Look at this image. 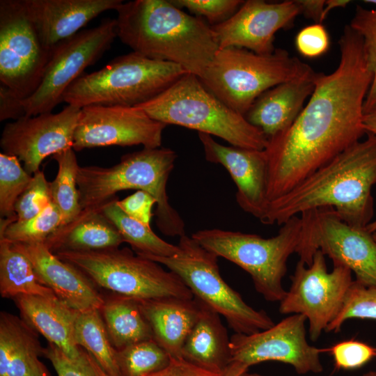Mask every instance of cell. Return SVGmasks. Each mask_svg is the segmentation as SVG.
<instances>
[{"mask_svg":"<svg viewBox=\"0 0 376 376\" xmlns=\"http://www.w3.org/2000/svg\"><path fill=\"white\" fill-rule=\"evenodd\" d=\"M340 61L318 72L313 93L292 125L268 139L267 191L272 201L366 135L363 104L373 75L361 37L349 24L338 40Z\"/></svg>","mask_w":376,"mask_h":376,"instance_id":"obj_1","label":"cell"},{"mask_svg":"<svg viewBox=\"0 0 376 376\" xmlns=\"http://www.w3.org/2000/svg\"><path fill=\"white\" fill-rule=\"evenodd\" d=\"M366 136L270 201L260 221L281 226L308 210L329 207L349 225L366 228L374 214L376 184V136Z\"/></svg>","mask_w":376,"mask_h":376,"instance_id":"obj_2","label":"cell"},{"mask_svg":"<svg viewBox=\"0 0 376 376\" xmlns=\"http://www.w3.org/2000/svg\"><path fill=\"white\" fill-rule=\"evenodd\" d=\"M116 11L117 37L132 52L198 77L219 49L210 25L170 0L123 1Z\"/></svg>","mask_w":376,"mask_h":376,"instance_id":"obj_3","label":"cell"},{"mask_svg":"<svg viewBox=\"0 0 376 376\" xmlns=\"http://www.w3.org/2000/svg\"><path fill=\"white\" fill-rule=\"evenodd\" d=\"M177 154L169 148H143L124 155L111 167L80 166L77 186L81 210L102 205L120 191L142 190L157 201L156 225L167 236L185 235V223L169 202L167 181Z\"/></svg>","mask_w":376,"mask_h":376,"instance_id":"obj_4","label":"cell"},{"mask_svg":"<svg viewBox=\"0 0 376 376\" xmlns=\"http://www.w3.org/2000/svg\"><path fill=\"white\" fill-rule=\"evenodd\" d=\"M136 107L166 125L215 136L233 146L263 150L267 146L268 139L259 128L219 100L191 73H186L159 95Z\"/></svg>","mask_w":376,"mask_h":376,"instance_id":"obj_5","label":"cell"},{"mask_svg":"<svg viewBox=\"0 0 376 376\" xmlns=\"http://www.w3.org/2000/svg\"><path fill=\"white\" fill-rule=\"evenodd\" d=\"M313 68L286 50L258 54L238 48L219 49L198 77L228 107L245 116L256 100L270 88L314 75Z\"/></svg>","mask_w":376,"mask_h":376,"instance_id":"obj_6","label":"cell"},{"mask_svg":"<svg viewBox=\"0 0 376 376\" xmlns=\"http://www.w3.org/2000/svg\"><path fill=\"white\" fill-rule=\"evenodd\" d=\"M186 73L178 65L132 52L97 71L82 75L65 91L63 102L79 108L136 107L155 97Z\"/></svg>","mask_w":376,"mask_h":376,"instance_id":"obj_7","label":"cell"},{"mask_svg":"<svg viewBox=\"0 0 376 376\" xmlns=\"http://www.w3.org/2000/svg\"><path fill=\"white\" fill-rule=\"evenodd\" d=\"M301 227L300 217L295 216L269 238L219 228L199 230L191 237L218 257L246 271L256 290L266 301L274 302L281 301L286 295L282 279L287 272L288 259L296 253L299 245Z\"/></svg>","mask_w":376,"mask_h":376,"instance_id":"obj_8","label":"cell"},{"mask_svg":"<svg viewBox=\"0 0 376 376\" xmlns=\"http://www.w3.org/2000/svg\"><path fill=\"white\" fill-rule=\"evenodd\" d=\"M61 260L78 268L99 288L137 300L164 297L193 299L181 279L161 264L127 248L94 251H61Z\"/></svg>","mask_w":376,"mask_h":376,"instance_id":"obj_9","label":"cell"},{"mask_svg":"<svg viewBox=\"0 0 376 376\" xmlns=\"http://www.w3.org/2000/svg\"><path fill=\"white\" fill-rule=\"evenodd\" d=\"M178 246L179 251L170 257L139 256L164 265L177 274L194 297L224 317L235 333L249 335L275 324L265 311L248 305L223 279L215 253L186 235L180 237Z\"/></svg>","mask_w":376,"mask_h":376,"instance_id":"obj_10","label":"cell"},{"mask_svg":"<svg viewBox=\"0 0 376 376\" xmlns=\"http://www.w3.org/2000/svg\"><path fill=\"white\" fill-rule=\"evenodd\" d=\"M301 234L296 253L299 260L310 265L320 250L334 265L350 269L356 281L376 287V241L366 228L349 225L329 207L300 214Z\"/></svg>","mask_w":376,"mask_h":376,"instance_id":"obj_11","label":"cell"},{"mask_svg":"<svg viewBox=\"0 0 376 376\" xmlns=\"http://www.w3.org/2000/svg\"><path fill=\"white\" fill-rule=\"evenodd\" d=\"M116 37V19L109 17L58 43L52 49L39 86L22 101L26 116L51 113L63 102L70 85L103 56Z\"/></svg>","mask_w":376,"mask_h":376,"instance_id":"obj_12","label":"cell"},{"mask_svg":"<svg viewBox=\"0 0 376 376\" xmlns=\"http://www.w3.org/2000/svg\"><path fill=\"white\" fill-rule=\"evenodd\" d=\"M352 274L341 265H334L328 272L325 256L318 250L310 265L301 260L297 263L279 312L304 315L308 321L310 339L316 341L340 312L354 281Z\"/></svg>","mask_w":376,"mask_h":376,"instance_id":"obj_13","label":"cell"},{"mask_svg":"<svg viewBox=\"0 0 376 376\" xmlns=\"http://www.w3.org/2000/svg\"><path fill=\"white\" fill-rule=\"evenodd\" d=\"M52 52L42 45L22 1L1 0V85L28 98L39 86Z\"/></svg>","mask_w":376,"mask_h":376,"instance_id":"obj_14","label":"cell"},{"mask_svg":"<svg viewBox=\"0 0 376 376\" xmlns=\"http://www.w3.org/2000/svg\"><path fill=\"white\" fill-rule=\"evenodd\" d=\"M306 320L302 314H293L266 330L249 335L235 333L230 338L231 362L239 361L249 368L272 361L290 364L301 375L321 373L320 355L327 352V348L308 343Z\"/></svg>","mask_w":376,"mask_h":376,"instance_id":"obj_15","label":"cell"},{"mask_svg":"<svg viewBox=\"0 0 376 376\" xmlns=\"http://www.w3.org/2000/svg\"><path fill=\"white\" fill-rule=\"evenodd\" d=\"M166 127L137 107L86 106L81 108L72 149L136 145L157 148Z\"/></svg>","mask_w":376,"mask_h":376,"instance_id":"obj_16","label":"cell"},{"mask_svg":"<svg viewBox=\"0 0 376 376\" xmlns=\"http://www.w3.org/2000/svg\"><path fill=\"white\" fill-rule=\"evenodd\" d=\"M81 108L68 104L56 113L24 116L7 123L1 134L3 153L17 157L33 175L50 155L72 148Z\"/></svg>","mask_w":376,"mask_h":376,"instance_id":"obj_17","label":"cell"},{"mask_svg":"<svg viewBox=\"0 0 376 376\" xmlns=\"http://www.w3.org/2000/svg\"><path fill=\"white\" fill-rule=\"evenodd\" d=\"M300 14L296 0H248L228 19L210 26L219 49L233 47L269 54L276 49L275 34L292 25Z\"/></svg>","mask_w":376,"mask_h":376,"instance_id":"obj_18","label":"cell"},{"mask_svg":"<svg viewBox=\"0 0 376 376\" xmlns=\"http://www.w3.org/2000/svg\"><path fill=\"white\" fill-rule=\"evenodd\" d=\"M198 138L205 159L222 165L229 173L237 187L236 201L239 206L260 221L269 203L265 150L224 146L204 133H198Z\"/></svg>","mask_w":376,"mask_h":376,"instance_id":"obj_19","label":"cell"},{"mask_svg":"<svg viewBox=\"0 0 376 376\" xmlns=\"http://www.w3.org/2000/svg\"><path fill=\"white\" fill-rule=\"evenodd\" d=\"M31 261L40 281L77 311L102 308L104 297L81 270L58 258L44 243H12Z\"/></svg>","mask_w":376,"mask_h":376,"instance_id":"obj_20","label":"cell"},{"mask_svg":"<svg viewBox=\"0 0 376 376\" xmlns=\"http://www.w3.org/2000/svg\"><path fill=\"white\" fill-rule=\"evenodd\" d=\"M39 38L49 51L79 33L101 13L116 8L122 0H21Z\"/></svg>","mask_w":376,"mask_h":376,"instance_id":"obj_21","label":"cell"},{"mask_svg":"<svg viewBox=\"0 0 376 376\" xmlns=\"http://www.w3.org/2000/svg\"><path fill=\"white\" fill-rule=\"evenodd\" d=\"M317 73L265 91L256 100L245 118L267 139L283 132L292 125L313 93Z\"/></svg>","mask_w":376,"mask_h":376,"instance_id":"obj_22","label":"cell"},{"mask_svg":"<svg viewBox=\"0 0 376 376\" xmlns=\"http://www.w3.org/2000/svg\"><path fill=\"white\" fill-rule=\"evenodd\" d=\"M22 318L49 343L54 345L70 359L80 353L75 338V327L79 311L58 298L19 295L13 299Z\"/></svg>","mask_w":376,"mask_h":376,"instance_id":"obj_23","label":"cell"},{"mask_svg":"<svg viewBox=\"0 0 376 376\" xmlns=\"http://www.w3.org/2000/svg\"><path fill=\"white\" fill-rule=\"evenodd\" d=\"M138 301L153 339L171 358H182L185 341L199 315V299L194 297Z\"/></svg>","mask_w":376,"mask_h":376,"instance_id":"obj_24","label":"cell"},{"mask_svg":"<svg viewBox=\"0 0 376 376\" xmlns=\"http://www.w3.org/2000/svg\"><path fill=\"white\" fill-rule=\"evenodd\" d=\"M38 334L22 318L0 313V376H51Z\"/></svg>","mask_w":376,"mask_h":376,"instance_id":"obj_25","label":"cell"},{"mask_svg":"<svg viewBox=\"0 0 376 376\" xmlns=\"http://www.w3.org/2000/svg\"><path fill=\"white\" fill-rule=\"evenodd\" d=\"M123 242L118 230L102 213L99 205L83 209L74 219L61 226L44 244L55 254L118 248Z\"/></svg>","mask_w":376,"mask_h":376,"instance_id":"obj_26","label":"cell"},{"mask_svg":"<svg viewBox=\"0 0 376 376\" xmlns=\"http://www.w3.org/2000/svg\"><path fill=\"white\" fill-rule=\"evenodd\" d=\"M199 301V315L185 341L182 358L202 369L220 374L231 363L230 338L220 315Z\"/></svg>","mask_w":376,"mask_h":376,"instance_id":"obj_27","label":"cell"},{"mask_svg":"<svg viewBox=\"0 0 376 376\" xmlns=\"http://www.w3.org/2000/svg\"><path fill=\"white\" fill-rule=\"evenodd\" d=\"M100 312L110 340L117 350L153 339L137 299L112 294L104 297Z\"/></svg>","mask_w":376,"mask_h":376,"instance_id":"obj_28","label":"cell"},{"mask_svg":"<svg viewBox=\"0 0 376 376\" xmlns=\"http://www.w3.org/2000/svg\"><path fill=\"white\" fill-rule=\"evenodd\" d=\"M0 293L10 299L19 295L57 298L40 281L29 259L3 237H0Z\"/></svg>","mask_w":376,"mask_h":376,"instance_id":"obj_29","label":"cell"},{"mask_svg":"<svg viewBox=\"0 0 376 376\" xmlns=\"http://www.w3.org/2000/svg\"><path fill=\"white\" fill-rule=\"evenodd\" d=\"M116 196L100 205L102 213L116 228L125 242L138 255L170 257L179 251L178 245L169 243L146 226L128 216L118 205Z\"/></svg>","mask_w":376,"mask_h":376,"instance_id":"obj_30","label":"cell"},{"mask_svg":"<svg viewBox=\"0 0 376 376\" xmlns=\"http://www.w3.org/2000/svg\"><path fill=\"white\" fill-rule=\"evenodd\" d=\"M77 344L90 353L111 376H120L117 350L112 345L100 309L79 312L75 327Z\"/></svg>","mask_w":376,"mask_h":376,"instance_id":"obj_31","label":"cell"},{"mask_svg":"<svg viewBox=\"0 0 376 376\" xmlns=\"http://www.w3.org/2000/svg\"><path fill=\"white\" fill-rule=\"evenodd\" d=\"M58 172L49 182L52 202L60 210L63 224L74 219L82 210L79 203L77 173L79 166L75 150L70 148L53 155Z\"/></svg>","mask_w":376,"mask_h":376,"instance_id":"obj_32","label":"cell"},{"mask_svg":"<svg viewBox=\"0 0 376 376\" xmlns=\"http://www.w3.org/2000/svg\"><path fill=\"white\" fill-rule=\"evenodd\" d=\"M63 224L61 213L52 202L39 214L25 221L1 219L0 237L11 243H45Z\"/></svg>","mask_w":376,"mask_h":376,"instance_id":"obj_33","label":"cell"},{"mask_svg":"<svg viewBox=\"0 0 376 376\" xmlns=\"http://www.w3.org/2000/svg\"><path fill=\"white\" fill-rule=\"evenodd\" d=\"M171 357L154 340L134 343L117 350L120 376H143L165 368Z\"/></svg>","mask_w":376,"mask_h":376,"instance_id":"obj_34","label":"cell"},{"mask_svg":"<svg viewBox=\"0 0 376 376\" xmlns=\"http://www.w3.org/2000/svg\"><path fill=\"white\" fill-rule=\"evenodd\" d=\"M13 155L0 153V215L1 219L17 221L15 204L32 180Z\"/></svg>","mask_w":376,"mask_h":376,"instance_id":"obj_35","label":"cell"},{"mask_svg":"<svg viewBox=\"0 0 376 376\" xmlns=\"http://www.w3.org/2000/svg\"><path fill=\"white\" fill-rule=\"evenodd\" d=\"M349 25L362 38L366 60L373 75L363 104V112L366 113L376 106V9L357 5Z\"/></svg>","mask_w":376,"mask_h":376,"instance_id":"obj_36","label":"cell"},{"mask_svg":"<svg viewBox=\"0 0 376 376\" xmlns=\"http://www.w3.org/2000/svg\"><path fill=\"white\" fill-rule=\"evenodd\" d=\"M352 318L376 320V287L353 281L340 312L325 331L338 332L343 323Z\"/></svg>","mask_w":376,"mask_h":376,"instance_id":"obj_37","label":"cell"},{"mask_svg":"<svg viewBox=\"0 0 376 376\" xmlns=\"http://www.w3.org/2000/svg\"><path fill=\"white\" fill-rule=\"evenodd\" d=\"M42 357L50 361L57 376H111L82 347L77 358L70 359L54 345L49 343L44 347Z\"/></svg>","mask_w":376,"mask_h":376,"instance_id":"obj_38","label":"cell"},{"mask_svg":"<svg viewBox=\"0 0 376 376\" xmlns=\"http://www.w3.org/2000/svg\"><path fill=\"white\" fill-rule=\"evenodd\" d=\"M52 203L49 182L43 171L39 170L15 204L16 221H25L37 216Z\"/></svg>","mask_w":376,"mask_h":376,"instance_id":"obj_39","label":"cell"},{"mask_svg":"<svg viewBox=\"0 0 376 376\" xmlns=\"http://www.w3.org/2000/svg\"><path fill=\"white\" fill-rule=\"evenodd\" d=\"M338 370L358 369L376 357V347L357 340L338 342L327 348Z\"/></svg>","mask_w":376,"mask_h":376,"instance_id":"obj_40","label":"cell"},{"mask_svg":"<svg viewBox=\"0 0 376 376\" xmlns=\"http://www.w3.org/2000/svg\"><path fill=\"white\" fill-rule=\"evenodd\" d=\"M182 9L187 8L196 17H204L211 26L221 24L232 17L244 1L240 0H170Z\"/></svg>","mask_w":376,"mask_h":376,"instance_id":"obj_41","label":"cell"},{"mask_svg":"<svg viewBox=\"0 0 376 376\" xmlns=\"http://www.w3.org/2000/svg\"><path fill=\"white\" fill-rule=\"evenodd\" d=\"M295 45L301 56L310 58L319 57L329 48V36L322 24L314 23L299 30Z\"/></svg>","mask_w":376,"mask_h":376,"instance_id":"obj_42","label":"cell"},{"mask_svg":"<svg viewBox=\"0 0 376 376\" xmlns=\"http://www.w3.org/2000/svg\"><path fill=\"white\" fill-rule=\"evenodd\" d=\"M157 201L150 194L137 190L135 193L118 200V205L122 210L132 219L150 226V221L153 215L152 207Z\"/></svg>","mask_w":376,"mask_h":376,"instance_id":"obj_43","label":"cell"},{"mask_svg":"<svg viewBox=\"0 0 376 376\" xmlns=\"http://www.w3.org/2000/svg\"><path fill=\"white\" fill-rule=\"evenodd\" d=\"M202 369L183 358H171L169 364L162 370L143 376H219Z\"/></svg>","mask_w":376,"mask_h":376,"instance_id":"obj_44","label":"cell"},{"mask_svg":"<svg viewBox=\"0 0 376 376\" xmlns=\"http://www.w3.org/2000/svg\"><path fill=\"white\" fill-rule=\"evenodd\" d=\"M23 100L7 87L0 86V120L13 119L16 120L26 116L22 104Z\"/></svg>","mask_w":376,"mask_h":376,"instance_id":"obj_45","label":"cell"},{"mask_svg":"<svg viewBox=\"0 0 376 376\" xmlns=\"http://www.w3.org/2000/svg\"><path fill=\"white\" fill-rule=\"evenodd\" d=\"M296 2L300 8L301 14L313 19L315 23H322L325 0H296Z\"/></svg>","mask_w":376,"mask_h":376,"instance_id":"obj_46","label":"cell"},{"mask_svg":"<svg viewBox=\"0 0 376 376\" xmlns=\"http://www.w3.org/2000/svg\"><path fill=\"white\" fill-rule=\"evenodd\" d=\"M363 127L366 134H370L376 136V106L364 113Z\"/></svg>","mask_w":376,"mask_h":376,"instance_id":"obj_47","label":"cell"},{"mask_svg":"<svg viewBox=\"0 0 376 376\" xmlns=\"http://www.w3.org/2000/svg\"><path fill=\"white\" fill-rule=\"evenodd\" d=\"M249 366L239 361H232L219 376H240L247 371Z\"/></svg>","mask_w":376,"mask_h":376,"instance_id":"obj_48","label":"cell"},{"mask_svg":"<svg viewBox=\"0 0 376 376\" xmlns=\"http://www.w3.org/2000/svg\"><path fill=\"white\" fill-rule=\"evenodd\" d=\"M350 2V0H326L322 14L323 21L332 10L338 8H345Z\"/></svg>","mask_w":376,"mask_h":376,"instance_id":"obj_49","label":"cell"},{"mask_svg":"<svg viewBox=\"0 0 376 376\" xmlns=\"http://www.w3.org/2000/svg\"><path fill=\"white\" fill-rule=\"evenodd\" d=\"M366 229L368 232L370 233H373L375 230H376V220L371 221L367 226Z\"/></svg>","mask_w":376,"mask_h":376,"instance_id":"obj_50","label":"cell"},{"mask_svg":"<svg viewBox=\"0 0 376 376\" xmlns=\"http://www.w3.org/2000/svg\"><path fill=\"white\" fill-rule=\"evenodd\" d=\"M240 376H265L258 373H249L247 371L242 374Z\"/></svg>","mask_w":376,"mask_h":376,"instance_id":"obj_51","label":"cell"},{"mask_svg":"<svg viewBox=\"0 0 376 376\" xmlns=\"http://www.w3.org/2000/svg\"><path fill=\"white\" fill-rule=\"evenodd\" d=\"M362 376H376V371H370L363 374Z\"/></svg>","mask_w":376,"mask_h":376,"instance_id":"obj_52","label":"cell"},{"mask_svg":"<svg viewBox=\"0 0 376 376\" xmlns=\"http://www.w3.org/2000/svg\"><path fill=\"white\" fill-rule=\"evenodd\" d=\"M364 2L370 3L375 6V9H376V0H366Z\"/></svg>","mask_w":376,"mask_h":376,"instance_id":"obj_53","label":"cell"},{"mask_svg":"<svg viewBox=\"0 0 376 376\" xmlns=\"http://www.w3.org/2000/svg\"><path fill=\"white\" fill-rule=\"evenodd\" d=\"M372 235H373V238H374L375 240L376 241V230H375V231L372 233Z\"/></svg>","mask_w":376,"mask_h":376,"instance_id":"obj_54","label":"cell"}]
</instances>
